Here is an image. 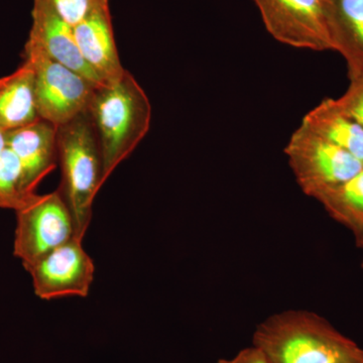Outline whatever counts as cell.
Segmentation results:
<instances>
[{"instance_id": "cell-8", "label": "cell", "mask_w": 363, "mask_h": 363, "mask_svg": "<svg viewBox=\"0 0 363 363\" xmlns=\"http://www.w3.org/2000/svg\"><path fill=\"white\" fill-rule=\"evenodd\" d=\"M77 238L55 248L28 267L33 292L42 300L85 298L94 281L95 266Z\"/></svg>"}, {"instance_id": "cell-11", "label": "cell", "mask_w": 363, "mask_h": 363, "mask_svg": "<svg viewBox=\"0 0 363 363\" xmlns=\"http://www.w3.org/2000/svg\"><path fill=\"white\" fill-rule=\"evenodd\" d=\"M7 147L16 155L23 172V187L35 194L38 186L56 168L57 128L44 119L6 133Z\"/></svg>"}, {"instance_id": "cell-15", "label": "cell", "mask_w": 363, "mask_h": 363, "mask_svg": "<svg viewBox=\"0 0 363 363\" xmlns=\"http://www.w3.org/2000/svg\"><path fill=\"white\" fill-rule=\"evenodd\" d=\"M334 219L347 226L357 241L363 233V169L350 180L315 195Z\"/></svg>"}, {"instance_id": "cell-12", "label": "cell", "mask_w": 363, "mask_h": 363, "mask_svg": "<svg viewBox=\"0 0 363 363\" xmlns=\"http://www.w3.org/2000/svg\"><path fill=\"white\" fill-rule=\"evenodd\" d=\"M332 51L345 60L348 77L363 76V0H326Z\"/></svg>"}, {"instance_id": "cell-7", "label": "cell", "mask_w": 363, "mask_h": 363, "mask_svg": "<svg viewBox=\"0 0 363 363\" xmlns=\"http://www.w3.org/2000/svg\"><path fill=\"white\" fill-rule=\"evenodd\" d=\"M267 32L281 44L332 51L326 0H252Z\"/></svg>"}, {"instance_id": "cell-18", "label": "cell", "mask_w": 363, "mask_h": 363, "mask_svg": "<svg viewBox=\"0 0 363 363\" xmlns=\"http://www.w3.org/2000/svg\"><path fill=\"white\" fill-rule=\"evenodd\" d=\"M337 101L344 112L363 128V76L350 80L347 90Z\"/></svg>"}, {"instance_id": "cell-1", "label": "cell", "mask_w": 363, "mask_h": 363, "mask_svg": "<svg viewBox=\"0 0 363 363\" xmlns=\"http://www.w3.org/2000/svg\"><path fill=\"white\" fill-rule=\"evenodd\" d=\"M253 345L269 363H363V350L323 317L309 311L272 315L257 326Z\"/></svg>"}, {"instance_id": "cell-3", "label": "cell", "mask_w": 363, "mask_h": 363, "mask_svg": "<svg viewBox=\"0 0 363 363\" xmlns=\"http://www.w3.org/2000/svg\"><path fill=\"white\" fill-rule=\"evenodd\" d=\"M60 191L70 209L76 238L83 240L91 223L93 202L102 182V157L89 112L57 128Z\"/></svg>"}, {"instance_id": "cell-6", "label": "cell", "mask_w": 363, "mask_h": 363, "mask_svg": "<svg viewBox=\"0 0 363 363\" xmlns=\"http://www.w3.org/2000/svg\"><path fill=\"white\" fill-rule=\"evenodd\" d=\"M285 154L303 192L314 197L324 189L350 180L363 162L301 124L286 143Z\"/></svg>"}, {"instance_id": "cell-21", "label": "cell", "mask_w": 363, "mask_h": 363, "mask_svg": "<svg viewBox=\"0 0 363 363\" xmlns=\"http://www.w3.org/2000/svg\"><path fill=\"white\" fill-rule=\"evenodd\" d=\"M357 245H359L360 247L363 250V233L362 234V236H360L359 240L357 241ZM362 267H363V260H362Z\"/></svg>"}, {"instance_id": "cell-17", "label": "cell", "mask_w": 363, "mask_h": 363, "mask_svg": "<svg viewBox=\"0 0 363 363\" xmlns=\"http://www.w3.org/2000/svg\"><path fill=\"white\" fill-rule=\"evenodd\" d=\"M52 9L72 26L84 20L96 7L109 0H48Z\"/></svg>"}, {"instance_id": "cell-20", "label": "cell", "mask_w": 363, "mask_h": 363, "mask_svg": "<svg viewBox=\"0 0 363 363\" xmlns=\"http://www.w3.org/2000/svg\"><path fill=\"white\" fill-rule=\"evenodd\" d=\"M7 147V138L6 133L0 130V155L4 152V150Z\"/></svg>"}, {"instance_id": "cell-19", "label": "cell", "mask_w": 363, "mask_h": 363, "mask_svg": "<svg viewBox=\"0 0 363 363\" xmlns=\"http://www.w3.org/2000/svg\"><path fill=\"white\" fill-rule=\"evenodd\" d=\"M217 363H269L264 353L259 348L252 347L240 350L235 357L219 359Z\"/></svg>"}, {"instance_id": "cell-16", "label": "cell", "mask_w": 363, "mask_h": 363, "mask_svg": "<svg viewBox=\"0 0 363 363\" xmlns=\"http://www.w3.org/2000/svg\"><path fill=\"white\" fill-rule=\"evenodd\" d=\"M35 194L26 192L20 162L6 147L0 155V208L16 211L25 206Z\"/></svg>"}, {"instance_id": "cell-13", "label": "cell", "mask_w": 363, "mask_h": 363, "mask_svg": "<svg viewBox=\"0 0 363 363\" xmlns=\"http://www.w3.org/2000/svg\"><path fill=\"white\" fill-rule=\"evenodd\" d=\"M32 63L23 59L13 73L0 78V130H18L39 119Z\"/></svg>"}, {"instance_id": "cell-4", "label": "cell", "mask_w": 363, "mask_h": 363, "mask_svg": "<svg viewBox=\"0 0 363 363\" xmlns=\"http://www.w3.org/2000/svg\"><path fill=\"white\" fill-rule=\"evenodd\" d=\"M23 59L32 63L38 116L59 128L88 111L98 86L26 43Z\"/></svg>"}, {"instance_id": "cell-14", "label": "cell", "mask_w": 363, "mask_h": 363, "mask_svg": "<svg viewBox=\"0 0 363 363\" xmlns=\"http://www.w3.org/2000/svg\"><path fill=\"white\" fill-rule=\"evenodd\" d=\"M303 126L363 162V128L344 112L337 99H325L308 112Z\"/></svg>"}, {"instance_id": "cell-9", "label": "cell", "mask_w": 363, "mask_h": 363, "mask_svg": "<svg viewBox=\"0 0 363 363\" xmlns=\"http://www.w3.org/2000/svg\"><path fill=\"white\" fill-rule=\"evenodd\" d=\"M26 43L39 48L48 57L89 79L94 84H104L83 59L74 26L62 18L48 0H33L32 26Z\"/></svg>"}, {"instance_id": "cell-5", "label": "cell", "mask_w": 363, "mask_h": 363, "mask_svg": "<svg viewBox=\"0 0 363 363\" xmlns=\"http://www.w3.org/2000/svg\"><path fill=\"white\" fill-rule=\"evenodd\" d=\"M14 212L13 255L26 271L47 253L76 238L70 209L60 189L49 194H35Z\"/></svg>"}, {"instance_id": "cell-10", "label": "cell", "mask_w": 363, "mask_h": 363, "mask_svg": "<svg viewBox=\"0 0 363 363\" xmlns=\"http://www.w3.org/2000/svg\"><path fill=\"white\" fill-rule=\"evenodd\" d=\"M74 33L83 59L104 84L123 77L126 69L117 51L109 1L74 26Z\"/></svg>"}, {"instance_id": "cell-2", "label": "cell", "mask_w": 363, "mask_h": 363, "mask_svg": "<svg viewBox=\"0 0 363 363\" xmlns=\"http://www.w3.org/2000/svg\"><path fill=\"white\" fill-rule=\"evenodd\" d=\"M88 112L101 150L104 185L149 133L152 104L142 86L126 70L118 80L98 86Z\"/></svg>"}]
</instances>
